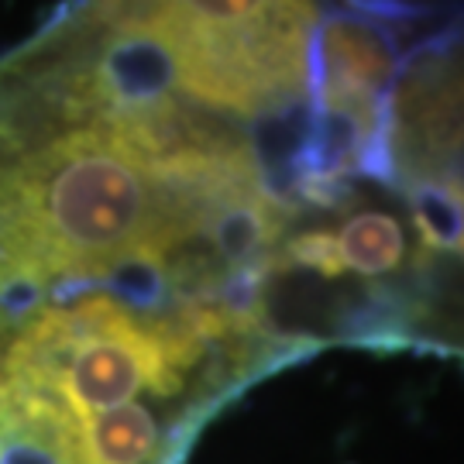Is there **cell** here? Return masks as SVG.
I'll use <instances>...</instances> for the list:
<instances>
[{"instance_id": "obj_2", "label": "cell", "mask_w": 464, "mask_h": 464, "mask_svg": "<svg viewBox=\"0 0 464 464\" xmlns=\"http://www.w3.org/2000/svg\"><path fill=\"white\" fill-rule=\"evenodd\" d=\"M402 52L389 24L351 11L316 17L306 45V100L310 107L351 103L375 107L396 93Z\"/></svg>"}, {"instance_id": "obj_3", "label": "cell", "mask_w": 464, "mask_h": 464, "mask_svg": "<svg viewBox=\"0 0 464 464\" xmlns=\"http://www.w3.org/2000/svg\"><path fill=\"white\" fill-rule=\"evenodd\" d=\"M337 255L344 272L358 279H382L396 276L410 258V237L406 227L385 210H358L351 214L337 231Z\"/></svg>"}, {"instance_id": "obj_4", "label": "cell", "mask_w": 464, "mask_h": 464, "mask_svg": "<svg viewBox=\"0 0 464 464\" xmlns=\"http://www.w3.org/2000/svg\"><path fill=\"white\" fill-rule=\"evenodd\" d=\"M420 248L433 255H464V193L444 176L399 179Z\"/></svg>"}, {"instance_id": "obj_1", "label": "cell", "mask_w": 464, "mask_h": 464, "mask_svg": "<svg viewBox=\"0 0 464 464\" xmlns=\"http://www.w3.org/2000/svg\"><path fill=\"white\" fill-rule=\"evenodd\" d=\"M314 24V0H149L131 28L166 42L186 100L251 121L306 97Z\"/></svg>"}, {"instance_id": "obj_5", "label": "cell", "mask_w": 464, "mask_h": 464, "mask_svg": "<svg viewBox=\"0 0 464 464\" xmlns=\"http://www.w3.org/2000/svg\"><path fill=\"white\" fill-rule=\"evenodd\" d=\"M351 7V14H362L368 21L379 24H396V28H410L416 21H423L427 14H437V7L416 4V0H344Z\"/></svg>"}]
</instances>
